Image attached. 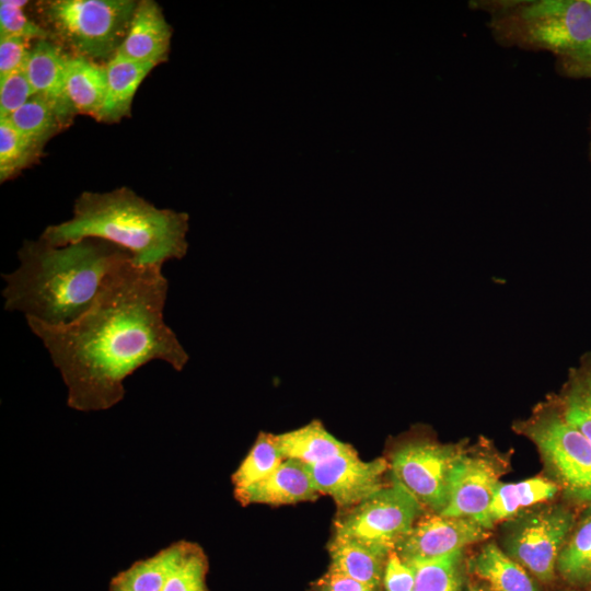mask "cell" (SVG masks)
Wrapping results in <instances>:
<instances>
[{
  "label": "cell",
  "mask_w": 591,
  "mask_h": 591,
  "mask_svg": "<svg viewBox=\"0 0 591 591\" xmlns=\"http://www.w3.org/2000/svg\"><path fill=\"white\" fill-rule=\"evenodd\" d=\"M167 292L161 267L131 259L106 278L92 305L76 320L51 325L25 318L61 374L69 407H113L125 395V379L150 361L184 369L189 355L164 320Z\"/></svg>",
  "instance_id": "1"
},
{
  "label": "cell",
  "mask_w": 591,
  "mask_h": 591,
  "mask_svg": "<svg viewBox=\"0 0 591 591\" xmlns=\"http://www.w3.org/2000/svg\"><path fill=\"white\" fill-rule=\"evenodd\" d=\"M18 259L15 270L1 275L3 309L58 325L83 314L106 278L135 258L104 240L83 239L58 246L38 237L23 242Z\"/></svg>",
  "instance_id": "2"
},
{
  "label": "cell",
  "mask_w": 591,
  "mask_h": 591,
  "mask_svg": "<svg viewBox=\"0 0 591 591\" xmlns=\"http://www.w3.org/2000/svg\"><path fill=\"white\" fill-rule=\"evenodd\" d=\"M189 216L158 208L129 187L109 192H83L72 217L45 228L40 239L66 245L83 239L113 243L132 255L141 266L161 267L182 259L188 251Z\"/></svg>",
  "instance_id": "3"
},
{
  "label": "cell",
  "mask_w": 591,
  "mask_h": 591,
  "mask_svg": "<svg viewBox=\"0 0 591 591\" xmlns=\"http://www.w3.org/2000/svg\"><path fill=\"white\" fill-rule=\"evenodd\" d=\"M488 7L499 40L548 50L570 74L591 78V0L498 1Z\"/></svg>",
  "instance_id": "4"
},
{
  "label": "cell",
  "mask_w": 591,
  "mask_h": 591,
  "mask_svg": "<svg viewBox=\"0 0 591 591\" xmlns=\"http://www.w3.org/2000/svg\"><path fill=\"white\" fill-rule=\"evenodd\" d=\"M138 1L46 0L37 2L50 39L73 56L109 60L120 48Z\"/></svg>",
  "instance_id": "5"
},
{
  "label": "cell",
  "mask_w": 591,
  "mask_h": 591,
  "mask_svg": "<svg viewBox=\"0 0 591 591\" xmlns=\"http://www.w3.org/2000/svg\"><path fill=\"white\" fill-rule=\"evenodd\" d=\"M529 438L565 495L591 505V441L563 416L555 395L538 403L531 415L513 424Z\"/></svg>",
  "instance_id": "6"
},
{
  "label": "cell",
  "mask_w": 591,
  "mask_h": 591,
  "mask_svg": "<svg viewBox=\"0 0 591 591\" xmlns=\"http://www.w3.org/2000/svg\"><path fill=\"white\" fill-rule=\"evenodd\" d=\"M421 507L413 495L392 480L391 485L347 509L335 523V536L389 554L417 521Z\"/></svg>",
  "instance_id": "7"
},
{
  "label": "cell",
  "mask_w": 591,
  "mask_h": 591,
  "mask_svg": "<svg viewBox=\"0 0 591 591\" xmlns=\"http://www.w3.org/2000/svg\"><path fill=\"white\" fill-rule=\"evenodd\" d=\"M392 480L424 507L440 513L448 503L451 470L464 452L461 444H443L426 434L412 436L392 451Z\"/></svg>",
  "instance_id": "8"
},
{
  "label": "cell",
  "mask_w": 591,
  "mask_h": 591,
  "mask_svg": "<svg viewBox=\"0 0 591 591\" xmlns=\"http://www.w3.org/2000/svg\"><path fill=\"white\" fill-rule=\"evenodd\" d=\"M573 515L560 506H545L521 514L505 533L507 554L542 582L555 578L559 553L572 528Z\"/></svg>",
  "instance_id": "9"
},
{
  "label": "cell",
  "mask_w": 591,
  "mask_h": 591,
  "mask_svg": "<svg viewBox=\"0 0 591 591\" xmlns=\"http://www.w3.org/2000/svg\"><path fill=\"white\" fill-rule=\"evenodd\" d=\"M500 474L498 463L489 456L464 451L451 470L448 503L440 514L468 518L490 530L489 509Z\"/></svg>",
  "instance_id": "10"
},
{
  "label": "cell",
  "mask_w": 591,
  "mask_h": 591,
  "mask_svg": "<svg viewBox=\"0 0 591 591\" xmlns=\"http://www.w3.org/2000/svg\"><path fill=\"white\" fill-rule=\"evenodd\" d=\"M306 466L316 490L331 496L346 509L385 487L383 475L390 470L385 459L366 462L359 459L355 449Z\"/></svg>",
  "instance_id": "11"
},
{
  "label": "cell",
  "mask_w": 591,
  "mask_h": 591,
  "mask_svg": "<svg viewBox=\"0 0 591 591\" xmlns=\"http://www.w3.org/2000/svg\"><path fill=\"white\" fill-rule=\"evenodd\" d=\"M488 536L489 530L472 519L426 514L419 517L396 544L395 552L405 561L431 560L462 551Z\"/></svg>",
  "instance_id": "12"
},
{
  "label": "cell",
  "mask_w": 591,
  "mask_h": 591,
  "mask_svg": "<svg viewBox=\"0 0 591 591\" xmlns=\"http://www.w3.org/2000/svg\"><path fill=\"white\" fill-rule=\"evenodd\" d=\"M70 55L51 39L35 42L25 66L35 94L50 102L67 127L77 115L66 93V71Z\"/></svg>",
  "instance_id": "13"
},
{
  "label": "cell",
  "mask_w": 591,
  "mask_h": 591,
  "mask_svg": "<svg viewBox=\"0 0 591 591\" xmlns=\"http://www.w3.org/2000/svg\"><path fill=\"white\" fill-rule=\"evenodd\" d=\"M172 27L153 0L137 2L128 32L117 53L153 67L163 62L171 47Z\"/></svg>",
  "instance_id": "14"
},
{
  "label": "cell",
  "mask_w": 591,
  "mask_h": 591,
  "mask_svg": "<svg viewBox=\"0 0 591 591\" xmlns=\"http://www.w3.org/2000/svg\"><path fill=\"white\" fill-rule=\"evenodd\" d=\"M308 466L293 459H285L266 478L244 489L234 490L241 505L265 503L270 506L292 505L317 498Z\"/></svg>",
  "instance_id": "15"
},
{
  "label": "cell",
  "mask_w": 591,
  "mask_h": 591,
  "mask_svg": "<svg viewBox=\"0 0 591 591\" xmlns=\"http://www.w3.org/2000/svg\"><path fill=\"white\" fill-rule=\"evenodd\" d=\"M106 94L97 120L117 123L129 116L134 96L147 74L154 68L116 53L105 65Z\"/></svg>",
  "instance_id": "16"
},
{
  "label": "cell",
  "mask_w": 591,
  "mask_h": 591,
  "mask_svg": "<svg viewBox=\"0 0 591 591\" xmlns=\"http://www.w3.org/2000/svg\"><path fill=\"white\" fill-rule=\"evenodd\" d=\"M106 67L94 60L70 56L66 71V93L76 114L97 119L106 94Z\"/></svg>",
  "instance_id": "17"
},
{
  "label": "cell",
  "mask_w": 591,
  "mask_h": 591,
  "mask_svg": "<svg viewBox=\"0 0 591 591\" xmlns=\"http://www.w3.org/2000/svg\"><path fill=\"white\" fill-rule=\"evenodd\" d=\"M329 569L375 590L382 582L386 553L366 544L334 536L328 547Z\"/></svg>",
  "instance_id": "18"
},
{
  "label": "cell",
  "mask_w": 591,
  "mask_h": 591,
  "mask_svg": "<svg viewBox=\"0 0 591 591\" xmlns=\"http://www.w3.org/2000/svg\"><path fill=\"white\" fill-rule=\"evenodd\" d=\"M285 459H293L313 465L354 448L329 433L320 420H312L298 429L275 434Z\"/></svg>",
  "instance_id": "19"
},
{
  "label": "cell",
  "mask_w": 591,
  "mask_h": 591,
  "mask_svg": "<svg viewBox=\"0 0 591 591\" xmlns=\"http://www.w3.org/2000/svg\"><path fill=\"white\" fill-rule=\"evenodd\" d=\"M470 570L491 591H538L531 575L494 543L471 559Z\"/></svg>",
  "instance_id": "20"
},
{
  "label": "cell",
  "mask_w": 591,
  "mask_h": 591,
  "mask_svg": "<svg viewBox=\"0 0 591 591\" xmlns=\"http://www.w3.org/2000/svg\"><path fill=\"white\" fill-rule=\"evenodd\" d=\"M555 398L564 418L591 441V352L569 370Z\"/></svg>",
  "instance_id": "21"
},
{
  "label": "cell",
  "mask_w": 591,
  "mask_h": 591,
  "mask_svg": "<svg viewBox=\"0 0 591 591\" xmlns=\"http://www.w3.org/2000/svg\"><path fill=\"white\" fill-rule=\"evenodd\" d=\"M555 482L533 477L518 483H499L495 489L489 515L493 524L519 513L521 510L552 499L558 491Z\"/></svg>",
  "instance_id": "22"
},
{
  "label": "cell",
  "mask_w": 591,
  "mask_h": 591,
  "mask_svg": "<svg viewBox=\"0 0 591 591\" xmlns=\"http://www.w3.org/2000/svg\"><path fill=\"white\" fill-rule=\"evenodd\" d=\"M556 571L571 584H591V509L572 528L559 553Z\"/></svg>",
  "instance_id": "23"
},
{
  "label": "cell",
  "mask_w": 591,
  "mask_h": 591,
  "mask_svg": "<svg viewBox=\"0 0 591 591\" xmlns=\"http://www.w3.org/2000/svg\"><path fill=\"white\" fill-rule=\"evenodd\" d=\"M7 119L20 134L42 147L66 128L54 105L38 94H34Z\"/></svg>",
  "instance_id": "24"
},
{
  "label": "cell",
  "mask_w": 591,
  "mask_h": 591,
  "mask_svg": "<svg viewBox=\"0 0 591 591\" xmlns=\"http://www.w3.org/2000/svg\"><path fill=\"white\" fill-rule=\"evenodd\" d=\"M415 571L413 591H462V551L422 561H406Z\"/></svg>",
  "instance_id": "25"
},
{
  "label": "cell",
  "mask_w": 591,
  "mask_h": 591,
  "mask_svg": "<svg viewBox=\"0 0 591 591\" xmlns=\"http://www.w3.org/2000/svg\"><path fill=\"white\" fill-rule=\"evenodd\" d=\"M283 460L275 434L260 432L248 454L232 475L234 490L244 489L268 477Z\"/></svg>",
  "instance_id": "26"
},
{
  "label": "cell",
  "mask_w": 591,
  "mask_h": 591,
  "mask_svg": "<svg viewBox=\"0 0 591 591\" xmlns=\"http://www.w3.org/2000/svg\"><path fill=\"white\" fill-rule=\"evenodd\" d=\"M43 147L20 134L8 119H0V181L14 177L31 165Z\"/></svg>",
  "instance_id": "27"
},
{
  "label": "cell",
  "mask_w": 591,
  "mask_h": 591,
  "mask_svg": "<svg viewBox=\"0 0 591 591\" xmlns=\"http://www.w3.org/2000/svg\"><path fill=\"white\" fill-rule=\"evenodd\" d=\"M24 0L0 1V36H13L27 40L50 39L49 33L40 25L27 19L23 8Z\"/></svg>",
  "instance_id": "28"
},
{
  "label": "cell",
  "mask_w": 591,
  "mask_h": 591,
  "mask_svg": "<svg viewBox=\"0 0 591 591\" xmlns=\"http://www.w3.org/2000/svg\"><path fill=\"white\" fill-rule=\"evenodd\" d=\"M34 94L25 69L0 79V119L9 118Z\"/></svg>",
  "instance_id": "29"
},
{
  "label": "cell",
  "mask_w": 591,
  "mask_h": 591,
  "mask_svg": "<svg viewBox=\"0 0 591 591\" xmlns=\"http://www.w3.org/2000/svg\"><path fill=\"white\" fill-rule=\"evenodd\" d=\"M30 40L13 36H0V79L25 69Z\"/></svg>",
  "instance_id": "30"
},
{
  "label": "cell",
  "mask_w": 591,
  "mask_h": 591,
  "mask_svg": "<svg viewBox=\"0 0 591 591\" xmlns=\"http://www.w3.org/2000/svg\"><path fill=\"white\" fill-rule=\"evenodd\" d=\"M382 582L385 591H413L414 589V568L403 560L395 549L387 555Z\"/></svg>",
  "instance_id": "31"
},
{
  "label": "cell",
  "mask_w": 591,
  "mask_h": 591,
  "mask_svg": "<svg viewBox=\"0 0 591 591\" xmlns=\"http://www.w3.org/2000/svg\"><path fill=\"white\" fill-rule=\"evenodd\" d=\"M316 591H372L355 579L328 568L314 586Z\"/></svg>",
  "instance_id": "32"
},
{
  "label": "cell",
  "mask_w": 591,
  "mask_h": 591,
  "mask_svg": "<svg viewBox=\"0 0 591 591\" xmlns=\"http://www.w3.org/2000/svg\"><path fill=\"white\" fill-rule=\"evenodd\" d=\"M467 591H491V590L488 587L473 583L468 586Z\"/></svg>",
  "instance_id": "33"
},
{
  "label": "cell",
  "mask_w": 591,
  "mask_h": 591,
  "mask_svg": "<svg viewBox=\"0 0 591 591\" xmlns=\"http://www.w3.org/2000/svg\"><path fill=\"white\" fill-rule=\"evenodd\" d=\"M587 591H591V589H590V590H587Z\"/></svg>",
  "instance_id": "34"
}]
</instances>
